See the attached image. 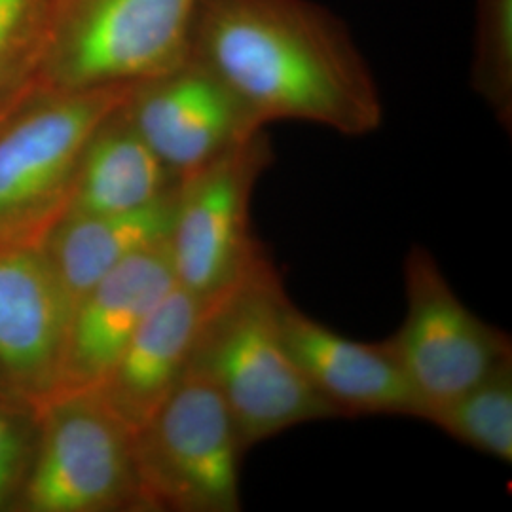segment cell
I'll return each instance as SVG.
<instances>
[{
  "mask_svg": "<svg viewBox=\"0 0 512 512\" xmlns=\"http://www.w3.org/2000/svg\"><path fill=\"white\" fill-rule=\"evenodd\" d=\"M281 329L294 361L338 416H410L425 408L393 353L380 342H355L325 327L285 296Z\"/></svg>",
  "mask_w": 512,
  "mask_h": 512,
  "instance_id": "7c38bea8",
  "label": "cell"
},
{
  "mask_svg": "<svg viewBox=\"0 0 512 512\" xmlns=\"http://www.w3.org/2000/svg\"><path fill=\"white\" fill-rule=\"evenodd\" d=\"M471 84L503 128L512 124V0H475Z\"/></svg>",
  "mask_w": 512,
  "mask_h": 512,
  "instance_id": "e0dca14e",
  "label": "cell"
},
{
  "mask_svg": "<svg viewBox=\"0 0 512 512\" xmlns=\"http://www.w3.org/2000/svg\"><path fill=\"white\" fill-rule=\"evenodd\" d=\"M21 101H25V99H21ZM21 101H4V99H0V118H2L4 114H8L14 107H18Z\"/></svg>",
  "mask_w": 512,
  "mask_h": 512,
  "instance_id": "ffe728a7",
  "label": "cell"
},
{
  "mask_svg": "<svg viewBox=\"0 0 512 512\" xmlns=\"http://www.w3.org/2000/svg\"><path fill=\"white\" fill-rule=\"evenodd\" d=\"M179 183L154 202L118 213L65 215L44 247L76 302L131 256L167 245L177 213Z\"/></svg>",
  "mask_w": 512,
  "mask_h": 512,
  "instance_id": "5bb4252c",
  "label": "cell"
},
{
  "mask_svg": "<svg viewBox=\"0 0 512 512\" xmlns=\"http://www.w3.org/2000/svg\"><path fill=\"white\" fill-rule=\"evenodd\" d=\"M190 55L262 126L294 120L365 137L384 122L365 55L348 27L313 0H198Z\"/></svg>",
  "mask_w": 512,
  "mask_h": 512,
  "instance_id": "6da1fadb",
  "label": "cell"
},
{
  "mask_svg": "<svg viewBox=\"0 0 512 512\" xmlns=\"http://www.w3.org/2000/svg\"><path fill=\"white\" fill-rule=\"evenodd\" d=\"M478 452L512 461V357L427 420Z\"/></svg>",
  "mask_w": 512,
  "mask_h": 512,
  "instance_id": "2e32d148",
  "label": "cell"
},
{
  "mask_svg": "<svg viewBox=\"0 0 512 512\" xmlns=\"http://www.w3.org/2000/svg\"><path fill=\"white\" fill-rule=\"evenodd\" d=\"M211 304L175 283L93 391L133 437L183 380Z\"/></svg>",
  "mask_w": 512,
  "mask_h": 512,
  "instance_id": "4fadbf2b",
  "label": "cell"
},
{
  "mask_svg": "<svg viewBox=\"0 0 512 512\" xmlns=\"http://www.w3.org/2000/svg\"><path fill=\"white\" fill-rule=\"evenodd\" d=\"M177 183L133 128L122 105L97 128L84 150L65 215L129 211L154 202Z\"/></svg>",
  "mask_w": 512,
  "mask_h": 512,
  "instance_id": "9a60e30c",
  "label": "cell"
},
{
  "mask_svg": "<svg viewBox=\"0 0 512 512\" xmlns=\"http://www.w3.org/2000/svg\"><path fill=\"white\" fill-rule=\"evenodd\" d=\"M245 452L219 391L188 368L160 410L133 437L143 509L241 511Z\"/></svg>",
  "mask_w": 512,
  "mask_h": 512,
  "instance_id": "5b68a950",
  "label": "cell"
},
{
  "mask_svg": "<svg viewBox=\"0 0 512 512\" xmlns=\"http://www.w3.org/2000/svg\"><path fill=\"white\" fill-rule=\"evenodd\" d=\"M169 243L131 256L74 302L54 397L95 391L175 285Z\"/></svg>",
  "mask_w": 512,
  "mask_h": 512,
  "instance_id": "8fae6325",
  "label": "cell"
},
{
  "mask_svg": "<svg viewBox=\"0 0 512 512\" xmlns=\"http://www.w3.org/2000/svg\"><path fill=\"white\" fill-rule=\"evenodd\" d=\"M52 0H0V99L21 101L37 92Z\"/></svg>",
  "mask_w": 512,
  "mask_h": 512,
  "instance_id": "ac0fdd59",
  "label": "cell"
},
{
  "mask_svg": "<svg viewBox=\"0 0 512 512\" xmlns=\"http://www.w3.org/2000/svg\"><path fill=\"white\" fill-rule=\"evenodd\" d=\"M126 110L133 128L177 179L266 128L194 55L177 69L137 84Z\"/></svg>",
  "mask_w": 512,
  "mask_h": 512,
  "instance_id": "9c48e42d",
  "label": "cell"
},
{
  "mask_svg": "<svg viewBox=\"0 0 512 512\" xmlns=\"http://www.w3.org/2000/svg\"><path fill=\"white\" fill-rule=\"evenodd\" d=\"M406 315L385 346L403 368L427 416L452 403L512 357L509 334L469 310L425 247L404 258Z\"/></svg>",
  "mask_w": 512,
  "mask_h": 512,
  "instance_id": "ba28073f",
  "label": "cell"
},
{
  "mask_svg": "<svg viewBox=\"0 0 512 512\" xmlns=\"http://www.w3.org/2000/svg\"><path fill=\"white\" fill-rule=\"evenodd\" d=\"M198 0H52L38 92L143 84L190 57Z\"/></svg>",
  "mask_w": 512,
  "mask_h": 512,
  "instance_id": "277c9868",
  "label": "cell"
},
{
  "mask_svg": "<svg viewBox=\"0 0 512 512\" xmlns=\"http://www.w3.org/2000/svg\"><path fill=\"white\" fill-rule=\"evenodd\" d=\"M135 86L38 92L0 118V251L46 241L69 209L93 133Z\"/></svg>",
  "mask_w": 512,
  "mask_h": 512,
  "instance_id": "3957f363",
  "label": "cell"
},
{
  "mask_svg": "<svg viewBox=\"0 0 512 512\" xmlns=\"http://www.w3.org/2000/svg\"><path fill=\"white\" fill-rule=\"evenodd\" d=\"M285 296L270 260L211 304L188 366L219 391L247 450L298 425L338 418L285 342Z\"/></svg>",
  "mask_w": 512,
  "mask_h": 512,
  "instance_id": "7a4b0ae2",
  "label": "cell"
},
{
  "mask_svg": "<svg viewBox=\"0 0 512 512\" xmlns=\"http://www.w3.org/2000/svg\"><path fill=\"white\" fill-rule=\"evenodd\" d=\"M274 162L268 133L179 179L169 239L175 281L215 302L270 262L251 226L256 183Z\"/></svg>",
  "mask_w": 512,
  "mask_h": 512,
  "instance_id": "8992f818",
  "label": "cell"
},
{
  "mask_svg": "<svg viewBox=\"0 0 512 512\" xmlns=\"http://www.w3.org/2000/svg\"><path fill=\"white\" fill-rule=\"evenodd\" d=\"M73 308L44 243L0 251V380L35 412L54 397Z\"/></svg>",
  "mask_w": 512,
  "mask_h": 512,
  "instance_id": "30bf717a",
  "label": "cell"
},
{
  "mask_svg": "<svg viewBox=\"0 0 512 512\" xmlns=\"http://www.w3.org/2000/svg\"><path fill=\"white\" fill-rule=\"evenodd\" d=\"M31 406L12 399L0 401V509L23 488L31 467Z\"/></svg>",
  "mask_w": 512,
  "mask_h": 512,
  "instance_id": "d6986e66",
  "label": "cell"
},
{
  "mask_svg": "<svg viewBox=\"0 0 512 512\" xmlns=\"http://www.w3.org/2000/svg\"><path fill=\"white\" fill-rule=\"evenodd\" d=\"M37 420V452L21 488L27 511L143 509L133 435L93 391L50 399Z\"/></svg>",
  "mask_w": 512,
  "mask_h": 512,
  "instance_id": "52a82bcc",
  "label": "cell"
}]
</instances>
